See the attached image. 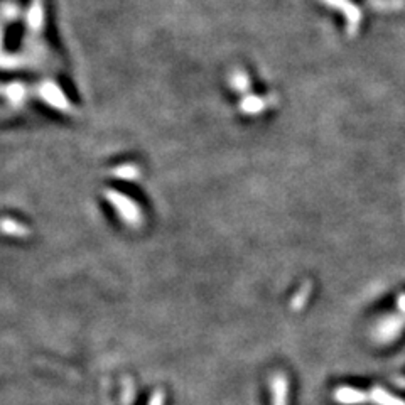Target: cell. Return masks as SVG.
Masks as SVG:
<instances>
[{
  "instance_id": "cell-1",
  "label": "cell",
  "mask_w": 405,
  "mask_h": 405,
  "mask_svg": "<svg viewBox=\"0 0 405 405\" xmlns=\"http://www.w3.org/2000/svg\"><path fill=\"white\" fill-rule=\"evenodd\" d=\"M105 198H107L108 202L117 209L120 218L125 221L130 227H138L142 223V211L135 202L130 200L125 194L118 193V191H105Z\"/></svg>"
},
{
  "instance_id": "cell-2",
  "label": "cell",
  "mask_w": 405,
  "mask_h": 405,
  "mask_svg": "<svg viewBox=\"0 0 405 405\" xmlns=\"http://www.w3.org/2000/svg\"><path fill=\"white\" fill-rule=\"evenodd\" d=\"M335 400L341 405H360L366 402V393L358 388L340 387L335 390Z\"/></svg>"
},
{
  "instance_id": "cell-3",
  "label": "cell",
  "mask_w": 405,
  "mask_h": 405,
  "mask_svg": "<svg viewBox=\"0 0 405 405\" xmlns=\"http://www.w3.org/2000/svg\"><path fill=\"white\" fill-rule=\"evenodd\" d=\"M366 400H371V404L373 405H405L402 399H399V397L388 393L387 390L378 388V387L371 388L370 395L366 393Z\"/></svg>"
},
{
  "instance_id": "cell-4",
  "label": "cell",
  "mask_w": 405,
  "mask_h": 405,
  "mask_svg": "<svg viewBox=\"0 0 405 405\" xmlns=\"http://www.w3.org/2000/svg\"><path fill=\"white\" fill-rule=\"evenodd\" d=\"M0 230L3 231V233L7 235H12V236H25L29 235V228L24 227L22 223H19L16 220H2L0 221Z\"/></svg>"
},
{
  "instance_id": "cell-5",
  "label": "cell",
  "mask_w": 405,
  "mask_h": 405,
  "mask_svg": "<svg viewBox=\"0 0 405 405\" xmlns=\"http://www.w3.org/2000/svg\"><path fill=\"white\" fill-rule=\"evenodd\" d=\"M114 174H115V178H118V179H135V178H138L137 176L138 169L135 166H122V167L115 169Z\"/></svg>"
},
{
  "instance_id": "cell-6",
  "label": "cell",
  "mask_w": 405,
  "mask_h": 405,
  "mask_svg": "<svg viewBox=\"0 0 405 405\" xmlns=\"http://www.w3.org/2000/svg\"><path fill=\"white\" fill-rule=\"evenodd\" d=\"M311 289H313V287H311L309 284H306V286L302 287V292L299 294V298H295L294 302H292V307H294V309H299V307H302V304L307 301V295H309Z\"/></svg>"
},
{
  "instance_id": "cell-7",
  "label": "cell",
  "mask_w": 405,
  "mask_h": 405,
  "mask_svg": "<svg viewBox=\"0 0 405 405\" xmlns=\"http://www.w3.org/2000/svg\"><path fill=\"white\" fill-rule=\"evenodd\" d=\"M149 405H164V392L163 390H156V393L152 395Z\"/></svg>"
}]
</instances>
